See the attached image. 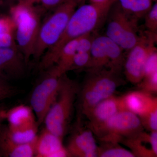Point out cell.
<instances>
[{"label": "cell", "instance_id": "obj_17", "mask_svg": "<svg viewBox=\"0 0 157 157\" xmlns=\"http://www.w3.org/2000/svg\"><path fill=\"white\" fill-rule=\"evenodd\" d=\"M37 140V138L31 143H16L9 139L0 130V157L36 156Z\"/></svg>", "mask_w": 157, "mask_h": 157}, {"label": "cell", "instance_id": "obj_16", "mask_svg": "<svg viewBox=\"0 0 157 157\" xmlns=\"http://www.w3.org/2000/svg\"><path fill=\"white\" fill-rule=\"evenodd\" d=\"M126 109L138 117L145 115L157 107L156 97L143 91H134L123 96Z\"/></svg>", "mask_w": 157, "mask_h": 157}, {"label": "cell", "instance_id": "obj_4", "mask_svg": "<svg viewBox=\"0 0 157 157\" xmlns=\"http://www.w3.org/2000/svg\"><path fill=\"white\" fill-rule=\"evenodd\" d=\"M79 90L77 83L66 73L62 76L57 97L43 122L47 131L62 139L67 130Z\"/></svg>", "mask_w": 157, "mask_h": 157}, {"label": "cell", "instance_id": "obj_11", "mask_svg": "<svg viewBox=\"0 0 157 157\" xmlns=\"http://www.w3.org/2000/svg\"><path fill=\"white\" fill-rule=\"evenodd\" d=\"M17 47L0 48V77L5 80L22 77L26 65Z\"/></svg>", "mask_w": 157, "mask_h": 157}, {"label": "cell", "instance_id": "obj_24", "mask_svg": "<svg viewBox=\"0 0 157 157\" xmlns=\"http://www.w3.org/2000/svg\"><path fill=\"white\" fill-rule=\"evenodd\" d=\"M137 85L141 90L150 94L156 93L157 72L144 76L142 80Z\"/></svg>", "mask_w": 157, "mask_h": 157}, {"label": "cell", "instance_id": "obj_5", "mask_svg": "<svg viewBox=\"0 0 157 157\" xmlns=\"http://www.w3.org/2000/svg\"><path fill=\"white\" fill-rule=\"evenodd\" d=\"M78 6L76 0H68L55 9L41 25L33 56L35 59H39L46 50L58 42Z\"/></svg>", "mask_w": 157, "mask_h": 157}, {"label": "cell", "instance_id": "obj_8", "mask_svg": "<svg viewBox=\"0 0 157 157\" xmlns=\"http://www.w3.org/2000/svg\"><path fill=\"white\" fill-rule=\"evenodd\" d=\"M156 40L157 36L148 33L147 36H141L138 43L128 51L124 63V73L127 80L132 84H138L144 77L147 59L156 50L154 46Z\"/></svg>", "mask_w": 157, "mask_h": 157}, {"label": "cell", "instance_id": "obj_27", "mask_svg": "<svg viewBox=\"0 0 157 157\" xmlns=\"http://www.w3.org/2000/svg\"><path fill=\"white\" fill-rule=\"evenodd\" d=\"M16 25L10 15H0V34L15 35Z\"/></svg>", "mask_w": 157, "mask_h": 157}, {"label": "cell", "instance_id": "obj_37", "mask_svg": "<svg viewBox=\"0 0 157 157\" xmlns=\"http://www.w3.org/2000/svg\"><path fill=\"white\" fill-rule=\"evenodd\" d=\"M21 1V0H18V2H19V1Z\"/></svg>", "mask_w": 157, "mask_h": 157}, {"label": "cell", "instance_id": "obj_12", "mask_svg": "<svg viewBox=\"0 0 157 157\" xmlns=\"http://www.w3.org/2000/svg\"><path fill=\"white\" fill-rule=\"evenodd\" d=\"M98 147L94 133L87 128L73 134L67 149L70 156L96 157H98Z\"/></svg>", "mask_w": 157, "mask_h": 157}, {"label": "cell", "instance_id": "obj_1", "mask_svg": "<svg viewBox=\"0 0 157 157\" xmlns=\"http://www.w3.org/2000/svg\"><path fill=\"white\" fill-rule=\"evenodd\" d=\"M110 9L91 3L80 5L70 17L59 41L46 50L42 57L39 69L41 70L50 69L56 63L59 54L67 43L99 28L106 21Z\"/></svg>", "mask_w": 157, "mask_h": 157}, {"label": "cell", "instance_id": "obj_29", "mask_svg": "<svg viewBox=\"0 0 157 157\" xmlns=\"http://www.w3.org/2000/svg\"><path fill=\"white\" fill-rule=\"evenodd\" d=\"M26 4L35 6L36 4L41 5L42 8L51 10L56 8L68 0H21Z\"/></svg>", "mask_w": 157, "mask_h": 157}, {"label": "cell", "instance_id": "obj_3", "mask_svg": "<svg viewBox=\"0 0 157 157\" xmlns=\"http://www.w3.org/2000/svg\"><path fill=\"white\" fill-rule=\"evenodd\" d=\"M9 13L16 25L14 37L16 45L27 64L31 57L33 56L41 25L40 11L36 6L21 1L11 6Z\"/></svg>", "mask_w": 157, "mask_h": 157}, {"label": "cell", "instance_id": "obj_33", "mask_svg": "<svg viewBox=\"0 0 157 157\" xmlns=\"http://www.w3.org/2000/svg\"><path fill=\"white\" fill-rule=\"evenodd\" d=\"M90 3L94 5L104 7L110 8L112 5L116 2L117 0H89Z\"/></svg>", "mask_w": 157, "mask_h": 157}, {"label": "cell", "instance_id": "obj_21", "mask_svg": "<svg viewBox=\"0 0 157 157\" xmlns=\"http://www.w3.org/2000/svg\"><path fill=\"white\" fill-rule=\"evenodd\" d=\"M90 53L91 57V64L90 68L88 70L108 67L109 61L104 45L103 36L95 37Z\"/></svg>", "mask_w": 157, "mask_h": 157}, {"label": "cell", "instance_id": "obj_15", "mask_svg": "<svg viewBox=\"0 0 157 157\" xmlns=\"http://www.w3.org/2000/svg\"><path fill=\"white\" fill-rule=\"evenodd\" d=\"M62 140L44 129L37 138L36 156L70 157L67 148L63 145Z\"/></svg>", "mask_w": 157, "mask_h": 157}, {"label": "cell", "instance_id": "obj_23", "mask_svg": "<svg viewBox=\"0 0 157 157\" xmlns=\"http://www.w3.org/2000/svg\"><path fill=\"white\" fill-rule=\"evenodd\" d=\"M91 57L90 52H76L70 70H82L86 69L87 70L90 68Z\"/></svg>", "mask_w": 157, "mask_h": 157}, {"label": "cell", "instance_id": "obj_6", "mask_svg": "<svg viewBox=\"0 0 157 157\" xmlns=\"http://www.w3.org/2000/svg\"><path fill=\"white\" fill-rule=\"evenodd\" d=\"M88 128L102 143H121L144 130L138 116L128 110L121 111L104 122Z\"/></svg>", "mask_w": 157, "mask_h": 157}, {"label": "cell", "instance_id": "obj_30", "mask_svg": "<svg viewBox=\"0 0 157 157\" xmlns=\"http://www.w3.org/2000/svg\"><path fill=\"white\" fill-rule=\"evenodd\" d=\"M156 72H157V50L153 52L147 59L145 66L144 76Z\"/></svg>", "mask_w": 157, "mask_h": 157}, {"label": "cell", "instance_id": "obj_25", "mask_svg": "<svg viewBox=\"0 0 157 157\" xmlns=\"http://www.w3.org/2000/svg\"><path fill=\"white\" fill-rule=\"evenodd\" d=\"M139 117L144 128L150 132L157 131V107Z\"/></svg>", "mask_w": 157, "mask_h": 157}, {"label": "cell", "instance_id": "obj_35", "mask_svg": "<svg viewBox=\"0 0 157 157\" xmlns=\"http://www.w3.org/2000/svg\"><path fill=\"white\" fill-rule=\"evenodd\" d=\"M85 1L86 0H76V2H77L78 5H82V4H84Z\"/></svg>", "mask_w": 157, "mask_h": 157}, {"label": "cell", "instance_id": "obj_18", "mask_svg": "<svg viewBox=\"0 0 157 157\" xmlns=\"http://www.w3.org/2000/svg\"><path fill=\"white\" fill-rule=\"evenodd\" d=\"M78 38L71 40L63 46L59 54L56 63L48 69V74L60 77L70 71L77 52Z\"/></svg>", "mask_w": 157, "mask_h": 157}, {"label": "cell", "instance_id": "obj_10", "mask_svg": "<svg viewBox=\"0 0 157 157\" xmlns=\"http://www.w3.org/2000/svg\"><path fill=\"white\" fill-rule=\"evenodd\" d=\"M8 128L20 134H36L39 125L31 106L20 105L5 111Z\"/></svg>", "mask_w": 157, "mask_h": 157}, {"label": "cell", "instance_id": "obj_32", "mask_svg": "<svg viewBox=\"0 0 157 157\" xmlns=\"http://www.w3.org/2000/svg\"><path fill=\"white\" fill-rule=\"evenodd\" d=\"M17 47L14 35L0 34V48Z\"/></svg>", "mask_w": 157, "mask_h": 157}, {"label": "cell", "instance_id": "obj_2", "mask_svg": "<svg viewBox=\"0 0 157 157\" xmlns=\"http://www.w3.org/2000/svg\"><path fill=\"white\" fill-rule=\"evenodd\" d=\"M87 71L80 92V109L85 116L101 101L113 95L125 82L120 73L107 68Z\"/></svg>", "mask_w": 157, "mask_h": 157}, {"label": "cell", "instance_id": "obj_26", "mask_svg": "<svg viewBox=\"0 0 157 157\" xmlns=\"http://www.w3.org/2000/svg\"><path fill=\"white\" fill-rule=\"evenodd\" d=\"M145 27L149 33L157 34V2L152 6L151 9L144 16Z\"/></svg>", "mask_w": 157, "mask_h": 157}, {"label": "cell", "instance_id": "obj_20", "mask_svg": "<svg viewBox=\"0 0 157 157\" xmlns=\"http://www.w3.org/2000/svg\"><path fill=\"white\" fill-rule=\"evenodd\" d=\"M126 13L138 20L144 17L153 5L154 0H117Z\"/></svg>", "mask_w": 157, "mask_h": 157}, {"label": "cell", "instance_id": "obj_22", "mask_svg": "<svg viewBox=\"0 0 157 157\" xmlns=\"http://www.w3.org/2000/svg\"><path fill=\"white\" fill-rule=\"evenodd\" d=\"M103 146L98 147V157H134L130 151L123 148L118 143H103Z\"/></svg>", "mask_w": 157, "mask_h": 157}, {"label": "cell", "instance_id": "obj_34", "mask_svg": "<svg viewBox=\"0 0 157 157\" xmlns=\"http://www.w3.org/2000/svg\"><path fill=\"white\" fill-rule=\"evenodd\" d=\"M5 120V111L0 110V128L2 125L3 121Z\"/></svg>", "mask_w": 157, "mask_h": 157}, {"label": "cell", "instance_id": "obj_7", "mask_svg": "<svg viewBox=\"0 0 157 157\" xmlns=\"http://www.w3.org/2000/svg\"><path fill=\"white\" fill-rule=\"evenodd\" d=\"M106 36L128 51L140 41L138 20L130 16L118 4L111 6L107 14Z\"/></svg>", "mask_w": 157, "mask_h": 157}, {"label": "cell", "instance_id": "obj_13", "mask_svg": "<svg viewBox=\"0 0 157 157\" xmlns=\"http://www.w3.org/2000/svg\"><path fill=\"white\" fill-rule=\"evenodd\" d=\"M124 110L127 109L122 96H110L100 102L85 115L89 120L88 127L104 122L117 113Z\"/></svg>", "mask_w": 157, "mask_h": 157}, {"label": "cell", "instance_id": "obj_31", "mask_svg": "<svg viewBox=\"0 0 157 157\" xmlns=\"http://www.w3.org/2000/svg\"><path fill=\"white\" fill-rule=\"evenodd\" d=\"M16 93L15 88L9 85L7 82L0 83V102L11 98L15 95Z\"/></svg>", "mask_w": 157, "mask_h": 157}, {"label": "cell", "instance_id": "obj_9", "mask_svg": "<svg viewBox=\"0 0 157 157\" xmlns=\"http://www.w3.org/2000/svg\"><path fill=\"white\" fill-rule=\"evenodd\" d=\"M63 76V75H62ZM62 76L48 73L37 85L32 93L30 105L39 125L44 122L48 110L56 100L60 86Z\"/></svg>", "mask_w": 157, "mask_h": 157}, {"label": "cell", "instance_id": "obj_28", "mask_svg": "<svg viewBox=\"0 0 157 157\" xmlns=\"http://www.w3.org/2000/svg\"><path fill=\"white\" fill-rule=\"evenodd\" d=\"M93 33L79 37L77 45V52H90L95 37Z\"/></svg>", "mask_w": 157, "mask_h": 157}, {"label": "cell", "instance_id": "obj_36", "mask_svg": "<svg viewBox=\"0 0 157 157\" xmlns=\"http://www.w3.org/2000/svg\"><path fill=\"white\" fill-rule=\"evenodd\" d=\"M6 81V80H5V79H3L2 78L0 77V83H3V82H5Z\"/></svg>", "mask_w": 157, "mask_h": 157}, {"label": "cell", "instance_id": "obj_19", "mask_svg": "<svg viewBox=\"0 0 157 157\" xmlns=\"http://www.w3.org/2000/svg\"><path fill=\"white\" fill-rule=\"evenodd\" d=\"M103 39L109 61L107 68L120 73L125 58L124 50L106 36H103Z\"/></svg>", "mask_w": 157, "mask_h": 157}, {"label": "cell", "instance_id": "obj_14", "mask_svg": "<svg viewBox=\"0 0 157 157\" xmlns=\"http://www.w3.org/2000/svg\"><path fill=\"white\" fill-rule=\"evenodd\" d=\"M121 143L131 149L135 157L157 156V131L151 132L150 135L142 131Z\"/></svg>", "mask_w": 157, "mask_h": 157}]
</instances>
